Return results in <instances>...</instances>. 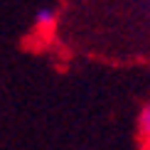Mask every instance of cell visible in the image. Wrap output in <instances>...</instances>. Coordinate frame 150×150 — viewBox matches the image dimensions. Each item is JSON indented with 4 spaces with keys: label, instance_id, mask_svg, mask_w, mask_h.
<instances>
[{
    "label": "cell",
    "instance_id": "obj_1",
    "mask_svg": "<svg viewBox=\"0 0 150 150\" xmlns=\"http://www.w3.org/2000/svg\"><path fill=\"white\" fill-rule=\"evenodd\" d=\"M54 20H57V10L49 8V5H47V8H40L35 12V22L40 25V27H52Z\"/></svg>",
    "mask_w": 150,
    "mask_h": 150
},
{
    "label": "cell",
    "instance_id": "obj_2",
    "mask_svg": "<svg viewBox=\"0 0 150 150\" xmlns=\"http://www.w3.org/2000/svg\"><path fill=\"white\" fill-rule=\"evenodd\" d=\"M138 128H140V135L150 143V103L140 111V118H138Z\"/></svg>",
    "mask_w": 150,
    "mask_h": 150
}]
</instances>
